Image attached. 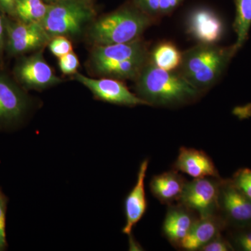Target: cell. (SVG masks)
<instances>
[{"label":"cell","instance_id":"obj_28","mask_svg":"<svg viewBox=\"0 0 251 251\" xmlns=\"http://www.w3.org/2000/svg\"><path fill=\"white\" fill-rule=\"evenodd\" d=\"M160 0H135V5L144 12L151 16L159 12Z\"/></svg>","mask_w":251,"mask_h":251},{"label":"cell","instance_id":"obj_32","mask_svg":"<svg viewBox=\"0 0 251 251\" xmlns=\"http://www.w3.org/2000/svg\"><path fill=\"white\" fill-rule=\"evenodd\" d=\"M44 1L48 4H52L54 3L58 2L60 0H44Z\"/></svg>","mask_w":251,"mask_h":251},{"label":"cell","instance_id":"obj_18","mask_svg":"<svg viewBox=\"0 0 251 251\" xmlns=\"http://www.w3.org/2000/svg\"><path fill=\"white\" fill-rule=\"evenodd\" d=\"M148 61L149 57L147 55L126 59L122 62L96 66L90 68L88 71L96 76L112 77L118 80H136Z\"/></svg>","mask_w":251,"mask_h":251},{"label":"cell","instance_id":"obj_4","mask_svg":"<svg viewBox=\"0 0 251 251\" xmlns=\"http://www.w3.org/2000/svg\"><path fill=\"white\" fill-rule=\"evenodd\" d=\"M96 14L93 4L85 0H60L49 5L41 25L51 38L64 36L74 40L85 36Z\"/></svg>","mask_w":251,"mask_h":251},{"label":"cell","instance_id":"obj_24","mask_svg":"<svg viewBox=\"0 0 251 251\" xmlns=\"http://www.w3.org/2000/svg\"><path fill=\"white\" fill-rule=\"evenodd\" d=\"M231 179L251 201V170L249 168L239 169Z\"/></svg>","mask_w":251,"mask_h":251},{"label":"cell","instance_id":"obj_30","mask_svg":"<svg viewBox=\"0 0 251 251\" xmlns=\"http://www.w3.org/2000/svg\"><path fill=\"white\" fill-rule=\"evenodd\" d=\"M17 0H0V11L4 15L15 17Z\"/></svg>","mask_w":251,"mask_h":251},{"label":"cell","instance_id":"obj_9","mask_svg":"<svg viewBox=\"0 0 251 251\" xmlns=\"http://www.w3.org/2000/svg\"><path fill=\"white\" fill-rule=\"evenodd\" d=\"M74 78L90 90L94 98L102 101L129 107L149 105L137 94L132 93L118 79L108 77L92 78L78 72L74 74Z\"/></svg>","mask_w":251,"mask_h":251},{"label":"cell","instance_id":"obj_13","mask_svg":"<svg viewBox=\"0 0 251 251\" xmlns=\"http://www.w3.org/2000/svg\"><path fill=\"white\" fill-rule=\"evenodd\" d=\"M163 224V234L175 248L189 233L200 216L179 202L168 205Z\"/></svg>","mask_w":251,"mask_h":251},{"label":"cell","instance_id":"obj_33","mask_svg":"<svg viewBox=\"0 0 251 251\" xmlns=\"http://www.w3.org/2000/svg\"><path fill=\"white\" fill-rule=\"evenodd\" d=\"M85 1H89V2L92 3V0H85Z\"/></svg>","mask_w":251,"mask_h":251},{"label":"cell","instance_id":"obj_19","mask_svg":"<svg viewBox=\"0 0 251 251\" xmlns=\"http://www.w3.org/2000/svg\"><path fill=\"white\" fill-rule=\"evenodd\" d=\"M236 16L234 29L237 34V41L234 46L241 49L247 40L251 26V0H235Z\"/></svg>","mask_w":251,"mask_h":251},{"label":"cell","instance_id":"obj_25","mask_svg":"<svg viewBox=\"0 0 251 251\" xmlns=\"http://www.w3.org/2000/svg\"><path fill=\"white\" fill-rule=\"evenodd\" d=\"M58 65L63 74L74 75L80 67V61L77 54L72 51L58 58Z\"/></svg>","mask_w":251,"mask_h":251},{"label":"cell","instance_id":"obj_29","mask_svg":"<svg viewBox=\"0 0 251 251\" xmlns=\"http://www.w3.org/2000/svg\"><path fill=\"white\" fill-rule=\"evenodd\" d=\"M6 34L5 15L0 11V62H2L3 54L6 48Z\"/></svg>","mask_w":251,"mask_h":251},{"label":"cell","instance_id":"obj_27","mask_svg":"<svg viewBox=\"0 0 251 251\" xmlns=\"http://www.w3.org/2000/svg\"><path fill=\"white\" fill-rule=\"evenodd\" d=\"M6 200L0 191V249L6 246Z\"/></svg>","mask_w":251,"mask_h":251},{"label":"cell","instance_id":"obj_11","mask_svg":"<svg viewBox=\"0 0 251 251\" xmlns=\"http://www.w3.org/2000/svg\"><path fill=\"white\" fill-rule=\"evenodd\" d=\"M188 34L200 44H215L224 34V24L214 11L205 7L195 9L186 19Z\"/></svg>","mask_w":251,"mask_h":251},{"label":"cell","instance_id":"obj_3","mask_svg":"<svg viewBox=\"0 0 251 251\" xmlns=\"http://www.w3.org/2000/svg\"><path fill=\"white\" fill-rule=\"evenodd\" d=\"M237 52L234 46L200 44L182 54L179 73L201 92L216 83Z\"/></svg>","mask_w":251,"mask_h":251},{"label":"cell","instance_id":"obj_12","mask_svg":"<svg viewBox=\"0 0 251 251\" xmlns=\"http://www.w3.org/2000/svg\"><path fill=\"white\" fill-rule=\"evenodd\" d=\"M147 55H148V49L140 39L124 44L94 46L91 49L87 62V69L101 64L122 62Z\"/></svg>","mask_w":251,"mask_h":251},{"label":"cell","instance_id":"obj_6","mask_svg":"<svg viewBox=\"0 0 251 251\" xmlns=\"http://www.w3.org/2000/svg\"><path fill=\"white\" fill-rule=\"evenodd\" d=\"M219 214L227 229L251 225V201L234 184L232 179H222L220 184Z\"/></svg>","mask_w":251,"mask_h":251},{"label":"cell","instance_id":"obj_20","mask_svg":"<svg viewBox=\"0 0 251 251\" xmlns=\"http://www.w3.org/2000/svg\"><path fill=\"white\" fill-rule=\"evenodd\" d=\"M49 4L44 0H17L15 18L24 23H42Z\"/></svg>","mask_w":251,"mask_h":251},{"label":"cell","instance_id":"obj_21","mask_svg":"<svg viewBox=\"0 0 251 251\" xmlns=\"http://www.w3.org/2000/svg\"><path fill=\"white\" fill-rule=\"evenodd\" d=\"M182 54L171 43H163L153 50L151 62L156 67L166 71L179 67Z\"/></svg>","mask_w":251,"mask_h":251},{"label":"cell","instance_id":"obj_7","mask_svg":"<svg viewBox=\"0 0 251 251\" xmlns=\"http://www.w3.org/2000/svg\"><path fill=\"white\" fill-rule=\"evenodd\" d=\"M222 178H198L187 181L179 202L196 211L200 217L219 214L220 184Z\"/></svg>","mask_w":251,"mask_h":251},{"label":"cell","instance_id":"obj_23","mask_svg":"<svg viewBox=\"0 0 251 251\" xmlns=\"http://www.w3.org/2000/svg\"><path fill=\"white\" fill-rule=\"evenodd\" d=\"M48 46L52 54L57 58L74 51L72 40L64 36H55L51 38Z\"/></svg>","mask_w":251,"mask_h":251},{"label":"cell","instance_id":"obj_26","mask_svg":"<svg viewBox=\"0 0 251 251\" xmlns=\"http://www.w3.org/2000/svg\"><path fill=\"white\" fill-rule=\"evenodd\" d=\"M201 251H234V249L227 238L222 233L206 244Z\"/></svg>","mask_w":251,"mask_h":251},{"label":"cell","instance_id":"obj_31","mask_svg":"<svg viewBox=\"0 0 251 251\" xmlns=\"http://www.w3.org/2000/svg\"><path fill=\"white\" fill-rule=\"evenodd\" d=\"M183 0H160V14H168L174 10Z\"/></svg>","mask_w":251,"mask_h":251},{"label":"cell","instance_id":"obj_2","mask_svg":"<svg viewBox=\"0 0 251 251\" xmlns=\"http://www.w3.org/2000/svg\"><path fill=\"white\" fill-rule=\"evenodd\" d=\"M151 23V16L135 4L128 5L95 18L84 36L92 46L131 42L140 39Z\"/></svg>","mask_w":251,"mask_h":251},{"label":"cell","instance_id":"obj_17","mask_svg":"<svg viewBox=\"0 0 251 251\" xmlns=\"http://www.w3.org/2000/svg\"><path fill=\"white\" fill-rule=\"evenodd\" d=\"M187 181L179 171L173 169L153 176L150 191L161 204L170 205L179 202Z\"/></svg>","mask_w":251,"mask_h":251},{"label":"cell","instance_id":"obj_1","mask_svg":"<svg viewBox=\"0 0 251 251\" xmlns=\"http://www.w3.org/2000/svg\"><path fill=\"white\" fill-rule=\"evenodd\" d=\"M135 80L137 95L149 105H184L194 100L201 92L179 73L162 69L150 60Z\"/></svg>","mask_w":251,"mask_h":251},{"label":"cell","instance_id":"obj_15","mask_svg":"<svg viewBox=\"0 0 251 251\" xmlns=\"http://www.w3.org/2000/svg\"><path fill=\"white\" fill-rule=\"evenodd\" d=\"M226 229L227 226L219 214L200 217L176 249L185 251H201L206 244L219 234L224 233Z\"/></svg>","mask_w":251,"mask_h":251},{"label":"cell","instance_id":"obj_22","mask_svg":"<svg viewBox=\"0 0 251 251\" xmlns=\"http://www.w3.org/2000/svg\"><path fill=\"white\" fill-rule=\"evenodd\" d=\"M226 232L234 251H251V225L240 228L227 229Z\"/></svg>","mask_w":251,"mask_h":251},{"label":"cell","instance_id":"obj_14","mask_svg":"<svg viewBox=\"0 0 251 251\" xmlns=\"http://www.w3.org/2000/svg\"><path fill=\"white\" fill-rule=\"evenodd\" d=\"M149 162V159L146 158L140 165L136 183L126 198V224L122 229V232L127 235H130L132 229L145 215L148 208L145 180L148 172Z\"/></svg>","mask_w":251,"mask_h":251},{"label":"cell","instance_id":"obj_5","mask_svg":"<svg viewBox=\"0 0 251 251\" xmlns=\"http://www.w3.org/2000/svg\"><path fill=\"white\" fill-rule=\"evenodd\" d=\"M6 48L9 54L20 55L44 49L51 37L41 23L13 21L5 16Z\"/></svg>","mask_w":251,"mask_h":251},{"label":"cell","instance_id":"obj_8","mask_svg":"<svg viewBox=\"0 0 251 251\" xmlns=\"http://www.w3.org/2000/svg\"><path fill=\"white\" fill-rule=\"evenodd\" d=\"M44 50H40L24 57L15 68V75L18 82L29 90H46L62 82L46 62Z\"/></svg>","mask_w":251,"mask_h":251},{"label":"cell","instance_id":"obj_16","mask_svg":"<svg viewBox=\"0 0 251 251\" xmlns=\"http://www.w3.org/2000/svg\"><path fill=\"white\" fill-rule=\"evenodd\" d=\"M173 169L198 178L220 177L219 171L214 161L202 150L182 147L175 162Z\"/></svg>","mask_w":251,"mask_h":251},{"label":"cell","instance_id":"obj_10","mask_svg":"<svg viewBox=\"0 0 251 251\" xmlns=\"http://www.w3.org/2000/svg\"><path fill=\"white\" fill-rule=\"evenodd\" d=\"M31 103L25 92L7 75L0 73V125L22 119Z\"/></svg>","mask_w":251,"mask_h":251}]
</instances>
